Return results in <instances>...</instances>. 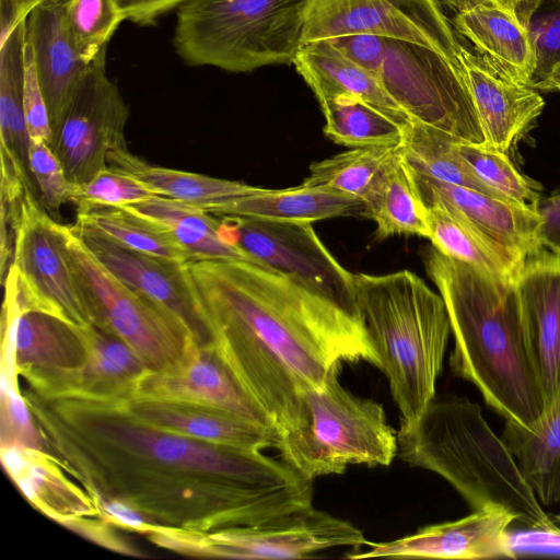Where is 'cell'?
Listing matches in <instances>:
<instances>
[{
	"instance_id": "6da1fadb",
	"label": "cell",
	"mask_w": 560,
	"mask_h": 560,
	"mask_svg": "<svg viewBox=\"0 0 560 560\" xmlns=\"http://www.w3.org/2000/svg\"><path fill=\"white\" fill-rule=\"evenodd\" d=\"M45 451L92 498L155 527L212 533L312 505V481L261 452L207 443L135 417L121 400L22 389Z\"/></svg>"
},
{
	"instance_id": "7a4b0ae2",
	"label": "cell",
	"mask_w": 560,
	"mask_h": 560,
	"mask_svg": "<svg viewBox=\"0 0 560 560\" xmlns=\"http://www.w3.org/2000/svg\"><path fill=\"white\" fill-rule=\"evenodd\" d=\"M212 348L275 423L295 430L302 393L337 375L343 362L376 354L361 317L291 278L246 260L187 262Z\"/></svg>"
},
{
	"instance_id": "3957f363",
	"label": "cell",
	"mask_w": 560,
	"mask_h": 560,
	"mask_svg": "<svg viewBox=\"0 0 560 560\" xmlns=\"http://www.w3.org/2000/svg\"><path fill=\"white\" fill-rule=\"evenodd\" d=\"M425 270L446 307L452 370L505 420L537 431L546 404L528 352L515 280L491 276L436 248Z\"/></svg>"
},
{
	"instance_id": "277c9868",
	"label": "cell",
	"mask_w": 560,
	"mask_h": 560,
	"mask_svg": "<svg viewBox=\"0 0 560 560\" xmlns=\"http://www.w3.org/2000/svg\"><path fill=\"white\" fill-rule=\"evenodd\" d=\"M397 455L443 477L472 511L502 506L525 527L557 526L481 407L467 397H434L413 422L400 424Z\"/></svg>"
},
{
	"instance_id": "5b68a950",
	"label": "cell",
	"mask_w": 560,
	"mask_h": 560,
	"mask_svg": "<svg viewBox=\"0 0 560 560\" xmlns=\"http://www.w3.org/2000/svg\"><path fill=\"white\" fill-rule=\"evenodd\" d=\"M354 292L376 368L388 381L400 424H409L435 397L451 332L443 299L409 270L354 273Z\"/></svg>"
},
{
	"instance_id": "8992f818",
	"label": "cell",
	"mask_w": 560,
	"mask_h": 560,
	"mask_svg": "<svg viewBox=\"0 0 560 560\" xmlns=\"http://www.w3.org/2000/svg\"><path fill=\"white\" fill-rule=\"evenodd\" d=\"M307 0H186L174 47L190 66L248 72L291 65L302 44Z\"/></svg>"
},
{
	"instance_id": "52a82bcc",
	"label": "cell",
	"mask_w": 560,
	"mask_h": 560,
	"mask_svg": "<svg viewBox=\"0 0 560 560\" xmlns=\"http://www.w3.org/2000/svg\"><path fill=\"white\" fill-rule=\"evenodd\" d=\"M326 40L372 72L412 121L459 142L486 145L460 60L412 42L375 35Z\"/></svg>"
},
{
	"instance_id": "ba28073f",
	"label": "cell",
	"mask_w": 560,
	"mask_h": 560,
	"mask_svg": "<svg viewBox=\"0 0 560 560\" xmlns=\"http://www.w3.org/2000/svg\"><path fill=\"white\" fill-rule=\"evenodd\" d=\"M277 450L299 476L313 480L343 474L349 465L389 466L397 433L382 404L351 394L337 374L302 393L300 423Z\"/></svg>"
},
{
	"instance_id": "9c48e42d",
	"label": "cell",
	"mask_w": 560,
	"mask_h": 560,
	"mask_svg": "<svg viewBox=\"0 0 560 560\" xmlns=\"http://www.w3.org/2000/svg\"><path fill=\"white\" fill-rule=\"evenodd\" d=\"M147 538L177 553L223 559H303L326 549L368 545L354 525L312 505L212 533L156 527Z\"/></svg>"
},
{
	"instance_id": "30bf717a",
	"label": "cell",
	"mask_w": 560,
	"mask_h": 560,
	"mask_svg": "<svg viewBox=\"0 0 560 560\" xmlns=\"http://www.w3.org/2000/svg\"><path fill=\"white\" fill-rule=\"evenodd\" d=\"M66 232L93 324L125 341L149 370H162L177 362L189 343L195 341L185 326L108 271L89 250L72 225H66Z\"/></svg>"
},
{
	"instance_id": "8fae6325",
	"label": "cell",
	"mask_w": 560,
	"mask_h": 560,
	"mask_svg": "<svg viewBox=\"0 0 560 560\" xmlns=\"http://www.w3.org/2000/svg\"><path fill=\"white\" fill-rule=\"evenodd\" d=\"M11 267L23 310H35L83 327L94 323L85 291L67 244L66 225L26 191L13 225Z\"/></svg>"
},
{
	"instance_id": "7c38bea8",
	"label": "cell",
	"mask_w": 560,
	"mask_h": 560,
	"mask_svg": "<svg viewBox=\"0 0 560 560\" xmlns=\"http://www.w3.org/2000/svg\"><path fill=\"white\" fill-rule=\"evenodd\" d=\"M222 218L221 238L243 250L253 262L278 271L359 315L354 273L328 250L312 223Z\"/></svg>"
},
{
	"instance_id": "4fadbf2b",
	"label": "cell",
	"mask_w": 560,
	"mask_h": 560,
	"mask_svg": "<svg viewBox=\"0 0 560 560\" xmlns=\"http://www.w3.org/2000/svg\"><path fill=\"white\" fill-rule=\"evenodd\" d=\"M106 50L88 66L62 113L51 124L48 144L75 186L90 182L107 167L110 153L127 147L129 109L107 75Z\"/></svg>"
},
{
	"instance_id": "5bb4252c",
	"label": "cell",
	"mask_w": 560,
	"mask_h": 560,
	"mask_svg": "<svg viewBox=\"0 0 560 560\" xmlns=\"http://www.w3.org/2000/svg\"><path fill=\"white\" fill-rule=\"evenodd\" d=\"M412 42L459 60L462 44L436 0H307L302 43L348 35Z\"/></svg>"
},
{
	"instance_id": "9a60e30c",
	"label": "cell",
	"mask_w": 560,
	"mask_h": 560,
	"mask_svg": "<svg viewBox=\"0 0 560 560\" xmlns=\"http://www.w3.org/2000/svg\"><path fill=\"white\" fill-rule=\"evenodd\" d=\"M2 281V359L14 368L25 388L40 393L82 366L86 358L83 336L78 326L63 319L23 310L11 266Z\"/></svg>"
},
{
	"instance_id": "2e32d148",
	"label": "cell",
	"mask_w": 560,
	"mask_h": 560,
	"mask_svg": "<svg viewBox=\"0 0 560 560\" xmlns=\"http://www.w3.org/2000/svg\"><path fill=\"white\" fill-rule=\"evenodd\" d=\"M72 228L117 279L172 314L197 343L212 346L206 311L187 262L147 255L74 224Z\"/></svg>"
},
{
	"instance_id": "e0dca14e",
	"label": "cell",
	"mask_w": 560,
	"mask_h": 560,
	"mask_svg": "<svg viewBox=\"0 0 560 560\" xmlns=\"http://www.w3.org/2000/svg\"><path fill=\"white\" fill-rule=\"evenodd\" d=\"M132 397L220 409L278 435L271 418L238 383L213 348L196 341H191L183 357L168 368L148 370L137 382Z\"/></svg>"
},
{
	"instance_id": "ac0fdd59",
	"label": "cell",
	"mask_w": 560,
	"mask_h": 560,
	"mask_svg": "<svg viewBox=\"0 0 560 560\" xmlns=\"http://www.w3.org/2000/svg\"><path fill=\"white\" fill-rule=\"evenodd\" d=\"M514 516L502 506H488L469 515L423 527L402 538L371 544L370 549L347 555L349 559L388 557L399 559L509 558V526Z\"/></svg>"
},
{
	"instance_id": "d6986e66",
	"label": "cell",
	"mask_w": 560,
	"mask_h": 560,
	"mask_svg": "<svg viewBox=\"0 0 560 560\" xmlns=\"http://www.w3.org/2000/svg\"><path fill=\"white\" fill-rule=\"evenodd\" d=\"M515 287L547 412L560 392V257L544 249L528 257Z\"/></svg>"
},
{
	"instance_id": "ffe728a7",
	"label": "cell",
	"mask_w": 560,
	"mask_h": 560,
	"mask_svg": "<svg viewBox=\"0 0 560 560\" xmlns=\"http://www.w3.org/2000/svg\"><path fill=\"white\" fill-rule=\"evenodd\" d=\"M459 60L485 136L486 145L506 153L542 113L538 91L511 79L462 45Z\"/></svg>"
},
{
	"instance_id": "44dd1931",
	"label": "cell",
	"mask_w": 560,
	"mask_h": 560,
	"mask_svg": "<svg viewBox=\"0 0 560 560\" xmlns=\"http://www.w3.org/2000/svg\"><path fill=\"white\" fill-rule=\"evenodd\" d=\"M68 0H45L26 19L32 50L50 126L60 116L90 63L79 55L67 20Z\"/></svg>"
},
{
	"instance_id": "7402d4cb",
	"label": "cell",
	"mask_w": 560,
	"mask_h": 560,
	"mask_svg": "<svg viewBox=\"0 0 560 560\" xmlns=\"http://www.w3.org/2000/svg\"><path fill=\"white\" fill-rule=\"evenodd\" d=\"M79 328L86 347L84 363L75 372L35 394L92 400H125L132 397L137 382L149 370L142 359L106 329L94 324Z\"/></svg>"
},
{
	"instance_id": "603a6c76",
	"label": "cell",
	"mask_w": 560,
	"mask_h": 560,
	"mask_svg": "<svg viewBox=\"0 0 560 560\" xmlns=\"http://www.w3.org/2000/svg\"><path fill=\"white\" fill-rule=\"evenodd\" d=\"M121 401L144 422L198 441L254 452L279 445L275 432L220 409L144 397Z\"/></svg>"
},
{
	"instance_id": "cb8c5ba5",
	"label": "cell",
	"mask_w": 560,
	"mask_h": 560,
	"mask_svg": "<svg viewBox=\"0 0 560 560\" xmlns=\"http://www.w3.org/2000/svg\"><path fill=\"white\" fill-rule=\"evenodd\" d=\"M1 462L27 501L47 517L68 524L101 516L89 493L48 452L20 444L1 445Z\"/></svg>"
},
{
	"instance_id": "d4e9b609",
	"label": "cell",
	"mask_w": 560,
	"mask_h": 560,
	"mask_svg": "<svg viewBox=\"0 0 560 560\" xmlns=\"http://www.w3.org/2000/svg\"><path fill=\"white\" fill-rule=\"evenodd\" d=\"M412 174L422 201H442L481 232L526 259L542 250L537 212L476 189L435 180L413 171Z\"/></svg>"
},
{
	"instance_id": "484cf974",
	"label": "cell",
	"mask_w": 560,
	"mask_h": 560,
	"mask_svg": "<svg viewBox=\"0 0 560 560\" xmlns=\"http://www.w3.org/2000/svg\"><path fill=\"white\" fill-rule=\"evenodd\" d=\"M453 27L477 54L511 79L532 86L533 51L526 28L505 10L479 0H452Z\"/></svg>"
},
{
	"instance_id": "4316f807",
	"label": "cell",
	"mask_w": 560,
	"mask_h": 560,
	"mask_svg": "<svg viewBox=\"0 0 560 560\" xmlns=\"http://www.w3.org/2000/svg\"><path fill=\"white\" fill-rule=\"evenodd\" d=\"M293 65L317 101L336 95L353 96L402 127L412 122L372 72L346 57L326 39L302 43Z\"/></svg>"
},
{
	"instance_id": "83f0119b",
	"label": "cell",
	"mask_w": 560,
	"mask_h": 560,
	"mask_svg": "<svg viewBox=\"0 0 560 560\" xmlns=\"http://www.w3.org/2000/svg\"><path fill=\"white\" fill-rule=\"evenodd\" d=\"M365 203L347 195L302 184L284 189L259 188L209 213L285 222L313 223L343 215H364Z\"/></svg>"
},
{
	"instance_id": "f1b7e54d",
	"label": "cell",
	"mask_w": 560,
	"mask_h": 560,
	"mask_svg": "<svg viewBox=\"0 0 560 560\" xmlns=\"http://www.w3.org/2000/svg\"><path fill=\"white\" fill-rule=\"evenodd\" d=\"M422 202L427 208L428 238L434 248L497 278H517L526 258L481 232L442 201Z\"/></svg>"
},
{
	"instance_id": "f546056e",
	"label": "cell",
	"mask_w": 560,
	"mask_h": 560,
	"mask_svg": "<svg viewBox=\"0 0 560 560\" xmlns=\"http://www.w3.org/2000/svg\"><path fill=\"white\" fill-rule=\"evenodd\" d=\"M25 24L0 43L1 167L18 173L38 196L28 165L31 139L23 108Z\"/></svg>"
},
{
	"instance_id": "4dcf8cb0",
	"label": "cell",
	"mask_w": 560,
	"mask_h": 560,
	"mask_svg": "<svg viewBox=\"0 0 560 560\" xmlns=\"http://www.w3.org/2000/svg\"><path fill=\"white\" fill-rule=\"evenodd\" d=\"M107 166L131 175L158 196L179 200L207 212L260 188L242 182L150 165L127 147L110 153Z\"/></svg>"
},
{
	"instance_id": "1f68e13d",
	"label": "cell",
	"mask_w": 560,
	"mask_h": 560,
	"mask_svg": "<svg viewBox=\"0 0 560 560\" xmlns=\"http://www.w3.org/2000/svg\"><path fill=\"white\" fill-rule=\"evenodd\" d=\"M122 207L166 229L186 250L189 261H252L243 250L221 238V221L199 207L164 196Z\"/></svg>"
},
{
	"instance_id": "d6a6232c",
	"label": "cell",
	"mask_w": 560,
	"mask_h": 560,
	"mask_svg": "<svg viewBox=\"0 0 560 560\" xmlns=\"http://www.w3.org/2000/svg\"><path fill=\"white\" fill-rule=\"evenodd\" d=\"M501 438L538 501L560 502V392L537 431L506 420Z\"/></svg>"
},
{
	"instance_id": "836d02e7",
	"label": "cell",
	"mask_w": 560,
	"mask_h": 560,
	"mask_svg": "<svg viewBox=\"0 0 560 560\" xmlns=\"http://www.w3.org/2000/svg\"><path fill=\"white\" fill-rule=\"evenodd\" d=\"M365 217L376 223V237L418 235L427 237L429 228L413 174L405 161L400 145L385 166L365 201Z\"/></svg>"
},
{
	"instance_id": "e575fe53",
	"label": "cell",
	"mask_w": 560,
	"mask_h": 560,
	"mask_svg": "<svg viewBox=\"0 0 560 560\" xmlns=\"http://www.w3.org/2000/svg\"><path fill=\"white\" fill-rule=\"evenodd\" d=\"M77 226L92 231L127 248L154 257L189 262V256L163 226L122 206L79 201Z\"/></svg>"
},
{
	"instance_id": "d590c367",
	"label": "cell",
	"mask_w": 560,
	"mask_h": 560,
	"mask_svg": "<svg viewBox=\"0 0 560 560\" xmlns=\"http://www.w3.org/2000/svg\"><path fill=\"white\" fill-rule=\"evenodd\" d=\"M457 142L438 129L412 121L405 128L400 152L419 175L503 199L471 172L457 151Z\"/></svg>"
},
{
	"instance_id": "8d00e7d4",
	"label": "cell",
	"mask_w": 560,
	"mask_h": 560,
	"mask_svg": "<svg viewBox=\"0 0 560 560\" xmlns=\"http://www.w3.org/2000/svg\"><path fill=\"white\" fill-rule=\"evenodd\" d=\"M318 103L325 117L324 132L334 142L349 148L400 145L406 127L366 102L336 95Z\"/></svg>"
},
{
	"instance_id": "74e56055",
	"label": "cell",
	"mask_w": 560,
	"mask_h": 560,
	"mask_svg": "<svg viewBox=\"0 0 560 560\" xmlns=\"http://www.w3.org/2000/svg\"><path fill=\"white\" fill-rule=\"evenodd\" d=\"M398 148H352L313 163L303 184L330 189L365 203Z\"/></svg>"
},
{
	"instance_id": "f35d334b",
	"label": "cell",
	"mask_w": 560,
	"mask_h": 560,
	"mask_svg": "<svg viewBox=\"0 0 560 560\" xmlns=\"http://www.w3.org/2000/svg\"><path fill=\"white\" fill-rule=\"evenodd\" d=\"M457 151L471 172L503 199L537 212L539 194L513 165L506 153L483 144L456 143Z\"/></svg>"
},
{
	"instance_id": "ab89813d",
	"label": "cell",
	"mask_w": 560,
	"mask_h": 560,
	"mask_svg": "<svg viewBox=\"0 0 560 560\" xmlns=\"http://www.w3.org/2000/svg\"><path fill=\"white\" fill-rule=\"evenodd\" d=\"M67 20L80 57L91 63L126 19L116 0H68Z\"/></svg>"
},
{
	"instance_id": "60d3db41",
	"label": "cell",
	"mask_w": 560,
	"mask_h": 560,
	"mask_svg": "<svg viewBox=\"0 0 560 560\" xmlns=\"http://www.w3.org/2000/svg\"><path fill=\"white\" fill-rule=\"evenodd\" d=\"M18 378L14 368L2 360L1 445L20 444L45 451Z\"/></svg>"
},
{
	"instance_id": "b9f144b4",
	"label": "cell",
	"mask_w": 560,
	"mask_h": 560,
	"mask_svg": "<svg viewBox=\"0 0 560 560\" xmlns=\"http://www.w3.org/2000/svg\"><path fill=\"white\" fill-rule=\"evenodd\" d=\"M28 165L39 201L47 213L59 219L61 207L73 201V185L57 155L45 141H32L28 149Z\"/></svg>"
},
{
	"instance_id": "7bdbcfd3",
	"label": "cell",
	"mask_w": 560,
	"mask_h": 560,
	"mask_svg": "<svg viewBox=\"0 0 560 560\" xmlns=\"http://www.w3.org/2000/svg\"><path fill=\"white\" fill-rule=\"evenodd\" d=\"M158 196L135 177L107 166L90 182L75 186L73 201L126 206Z\"/></svg>"
},
{
	"instance_id": "ee69618b",
	"label": "cell",
	"mask_w": 560,
	"mask_h": 560,
	"mask_svg": "<svg viewBox=\"0 0 560 560\" xmlns=\"http://www.w3.org/2000/svg\"><path fill=\"white\" fill-rule=\"evenodd\" d=\"M555 3L544 11L539 8L526 26L534 59L532 88L560 63V0Z\"/></svg>"
},
{
	"instance_id": "f6af8a7d",
	"label": "cell",
	"mask_w": 560,
	"mask_h": 560,
	"mask_svg": "<svg viewBox=\"0 0 560 560\" xmlns=\"http://www.w3.org/2000/svg\"><path fill=\"white\" fill-rule=\"evenodd\" d=\"M23 108L30 139L48 143L51 136L49 113L27 43L24 59Z\"/></svg>"
},
{
	"instance_id": "bcb514c9",
	"label": "cell",
	"mask_w": 560,
	"mask_h": 560,
	"mask_svg": "<svg viewBox=\"0 0 560 560\" xmlns=\"http://www.w3.org/2000/svg\"><path fill=\"white\" fill-rule=\"evenodd\" d=\"M509 547L513 559L528 555H560V527L509 530Z\"/></svg>"
},
{
	"instance_id": "7dc6e473",
	"label": "cell",
	"mask_w": 560,
	"mask_h": 560,
	"mask_svg": "<svg viewBox=\"0 0 560 560\" xmlns=\"http://www.w3.org/2000/svg\"><path fill=\"white\" fill-rule=\"evenodd\" d=\"M66 527L107 549L129 556H141L129 542L117 535L114 525L101 516L81 518Z\"/></svg>"
},
{
	"instance_id": "c3c4849f",
	"label": "cell",
	"mask_w": 560,
	"mask_h": 560,
	"mask_svg": "<svg viewBox=\"0 0 560 560\" xmlns=\"http://www.w3.org/2000/svg\"><path fill=\"white\" fill-rule=\"evenodd\" d=\"M537 213L540 219L538 240L541 247L560 257V192L540 200Z\"/></svg>"
},
{
	"instance_id": "681fc988",
	"label": "cell",
	"mask_w": 560,
	"mask_h": 560,
	"mask_svg": "<svg viewBox=\"0 0 560 560\" xmlns=\"http://www.w3.org/2000/svg\"><path fill=\"white\" fill-rule=\"evenodd\" d=\"M186 0H116L126 20L151 25L163 14L177 9Z\"/></svg>"
},
{
	"instance_id": "f907efd6",
	"label": "cell",
	"mask_w": 560,
	"mask_h": 560,
	"mask_svg": "<svg viewBox=\"0 0 560 560\" xmlns=\"http://www.w3.org/2000/svg\"><path fill=\"white\" fill-rule=\"evenodd\" d=\"M45 0H0V43Z\"/></svg>"
},
{
	"instance_id": "816d5d0a",
	"label": "cell",
	"mask_w": 560,
	"mask_h": 560,
	"mask_svg": "<svg viewBox=\"0 0 560 560\" xmlns=\"http://www.w3.org/2000/svg\"><path fill=\"white\" fill-rule=\"evenodd\" d=\"M542 2L544 0H518L517 20L525 28Z\"/></svg>"
},
{
	"instance_id": "f5cc1de1",
	"label": "cell",
	"mask_w": 560,
	"mask_h": 560,
	"mask_svg": "<svg viewBox=\"0 0 560 560\" xmlns=\"http://www.w3.org/2000/svg\"><path fill=\"white\" fill-rule=\"evenodd\" d=\"M537 91L560 92V63L535 88Z\"/></svg>"
},
{
	"instance_id": "db71d44e",
	"label": "cell",
	"mask_w": 560,
	"mask_h": 560,
	"mask_svg": "<svg viewBox=\"0 0 560 560\" xmlns=\"http://www.w3.org/2000/svg\"><path fill=\"white\" fill-rule=\"evenodd\" d=\"M494 4L517 19L518 0H479Z\"/></svg>"
},
{
	"instance_id": "11a10c76",
	"label": "cell",
	"mask_w": 560,
	"mask_h": 560,
	"mask_svg": "<svg viewBox=\"0 0 560 560\" xmlns=\"http://www.w3.org/2000/svg\"><path fill=\"white\" fill-rule=\"evenodd\" d=\"M551 518H552L553 523L560 527V512L552 515Z\"/></svg>"
}]
</instances>
